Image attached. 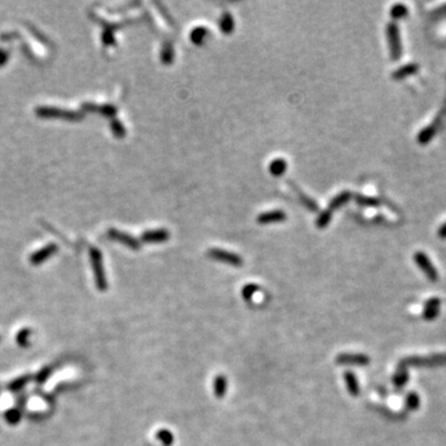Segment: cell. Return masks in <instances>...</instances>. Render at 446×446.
Listing matches in <instances>:
<instances>
[{
	"instance_id": "1",
	"label": "cell",
	"mask_w": 446,
	"mask_h": 446,
	"mask_svg": "<svg viewBox=\"0 0 446 446\" xmlns=\"http://www.w3.org/2000/svg\"><path fill=\"white\" fill-rule=\"evenodd\" d=\"M446 364V353H438L428 357H409L400 362L401 367H436Z\"/></svg>"
},
{
	"instance_id": "2",
	"label": "cell",
	"mask_w": 446,
	"mask_h": 446,
	"mask_svg": "<svg viewBox=\"0 0 446 446\" xmlns=\"http://www.w3.org/2000/svg\"><path fill=\"white\" fill-rule=\"evenodd\" d=\"M92 266H93L94 270V276H96V284L98 290L104 291L107 289V280L106 275H104L103 270V264H102V257H100V253L93 249L92 251Z\"/></svg>"
},
{
	"instance_id": "3",
	"label": "cell",
	"mask_w": 446,
	"mask_h": 446,
	"mask_svg": "<svg viewBox=\"0 0 446 446\" xmlns=\"http://www.w3.org/2000/svg\"><path fill=\"white\" fill-rule=\"evenodd\" d=\"M414 261L416 264H418L419 268H420L421 270H423V273L425 275L428 276V278L430 279L431 281H436L439 278L438 274V270L435 269L433 266V263H431L429 257H428L427 254H424L423 252H418L414 254Z\"/></svg>"
},
{
	"instance_id": "4",
	"label": "cell",
	"mask_w": 446,
	"mask_h": 446,
	"mask_svg": "<svg viewBox=\"0 0 446 446\" xmlns=\"http://www.w3.org/2000/svg\"><path fill=\"white\" fill-rule=\"evenodd\" d=\"M208 255H210V258H212V259L223 261V263L231 264V266H234V267H239L243 264L242 258H240L239 255L234 254V253H231V252L222 251V249H211V251L208 252Z\"/></svg>"
},
{
	"instance_id": "5",
	"label": "cell",
	"mask_w": 446,
	"mask_h": 446,
	"mask_svg": "<svg viewBox=\"0 0 446 446\" xmlns=\"http://www.w3.org/2000/svg\"><path fill=\"white\" fill-rule=\"evenodd\" d=\"M370 362V357L363 353H341L336 357V363L338 364L367 366Z\"/></svg>"
},
{
	"instance_id": "6",
	"label": "cell",
	"mask_w": 446,
	"mask_h": 446,
	"mask_svg": "<svg viewBox=\"0 0 446 446\" xmlns=\"http://www.w3.org/2000/svg\"><path fill=\"white\" fill-rule=\"evenodd\" d=\"M388 37H389V45H391L392 56H393V58H399L401 53V45H400L398 28L394 25V24H391V25L388 26Z\"/></svg>"
},
{
	"instance_id": "7",
	"label": "cell",
	"mask_w": 446,
	"mask_h": 446,
	"mask_svg": "<svg viewBox=\"0 0 446 446\" xmlns=\"http://www.w3.org/2000/svg\"><path fill=\"white\" fill-rule=\"evenodd\" d=\"M350 192H343L342 195L338 196V197H336L334 201L331 202V205H330V210L326 211L325 213H322V216L320 217V219L317 221V225H319V227H323V226L327 225L330 221V216H331V212L335 210V208H337L338 206H341L342 204H344L346 201L350 200Z\"/></svg>"
},
{
	"instance_id": "8",
	"label": "cell",
	"mask_w": 446,
	"mask_h": 446,
	"mask_svg": "<svg viewBox=\"0 0 446 446\" xmlns=\"http://www.w3.org/2000/svg\"><path fill=\"white\" fill-rule=\"evenodd\" d=\"M440 305H441V301H440L439 297H431V299L428 300V301L425 302L424 310H423L424 320L427 321L435 320L440 312Z\"/></svg>"
},
{
	"instance_id": "9",
	"label": "cell",
	"mask_w": 446,
	"mask_h": 446,
	"mask_svg": "<svg viewBox=\"0 0 446 446\" xmlns=\"http://www.w3.org/2000/svg\"><path fill=\"white\" fill-rule=\"evenodd\" d=\"M343 378H344V382H346L349 393L352 395V397H357V395L359 394V383H358V379H357V377L352 373V372L349 371V372H344Z\"/></svg>"
},
{
	"instance_id": "10",
	"label": "cell",
	"mask_w": 446,
	"mask_h": 446,
	"mask_svg": "<svg viewBox=\"0 0 446 446\" xmlns=\"http://www.w3.org/2000/svg\"><path fill=\"white\" fill-rule=\"evenodd\" d=\"M213 392L218 399H222L225 397L226 392H227V378L223 374H218L216 377L215 382H213Z\"/></svg>"
},
{
	"instance_id": "11",
	"label": "cell",
	"mask_w": 446,
	"mask_h": 446,
	"mask_svg": "<svg viewBox=\"0 0 446 446\" xmlns=\"http://www.w3.org/2000/svg\"><path fill=\"white\" fill-rule=\"evenodd\" d=\"M111 236L113 237V239H117V240H119V242L129 246L130 248H133V249L139 248V243L136 242L134 238L128 236V234H126V233H121V232H118V231H111Z\"/></svg>"
},
{
	"instance_id": "12",
	"label": "cell",
	"mask_w": 446,
	"mask_h": 446,
	"mask_svg": "<svg viewBox=\"0 0 446 446\" xmlns=\"http://www.w3.org/2000/svg\"><path fill=\"white\" fill-rule=\"evenodd\" d=\"M408 380H409L408 370H407L406 367H401V366H399V367H398V371L395 372L393 377V384L397 387V388H401V387H404L407 383H408Z\"/></svg>"
},
{
	"instance_id": "13",
	"label": "cell",
	"mask_w": 446,
	"mask_h": 446,
	"mask_svg": "<svg viewBox=\"0 0 446 446\" xmlns=\"http://www.w3.org/2000/svg\"><path fill=\"white\" fill-rule=\"evenodd\" d=\"M169 233L165 230H159V231H150L144 233L143 239L145 242H164V240L168 239Z\"/></svg>"
},
{
	"instance_id": "14",
	"label": "cell",
	"mask_w": 446,
	"mask_h": 446,
	"mask_svg": "<svg viewBox=\"0 0 446 446\" xmlns=\"http://www.w3.org/2000/svg\"><path fill=\"white\" fill-rule=\"evenodd\" d=\"M285 219V213L281 211H273V212H267L263 213L258 217V222L259 223H272V222H278V221H284Z\"/></svg>"
},
{
	"instance_id": "15",
	"label": "cell",
	"mask_w": 446,
	"mask_h": 446,
	"mask_svg": "<svg viewBox=\"0 0 446 446\" xmlns=\"http://www.w3.org/2000/svg\"><path fill=\"white\" fill-rule=\"evenodd\" d=\"M56 252V247L55 246H50L46 247V248L43 249V251H38L37 253H35L34 255L31 257V263L32 264H40L43 263L45 259H47V258L50 257V255L53 254V253Z\"/></svg>"
},
{
	"instance_id": "16",
	"label": "cell",
	"mask_w": 446,
	"mask_h": 446,
	"mask_svg": "<svg viewBox=\"0 0 446 446\" xmlns=\"http://www.w3.org/2000/svg\"><path fill=\"white\" fill-rule=\"evenodd\" d=\"M406 404H407V408L409 410H418L419 407H420V398H419V394L415 393V392H410V393H408V395H407Z\"/></svg>"
},
{
	"instance_id": "17",
	"label": "cell",
	"mask_w": 446,
	"mask_h": 446,
	"mask_svg": "<svg viewBox=\"0 0 446 446\" xmlns=\"http://www.w3.org/2000/svg\"><path fill=\"white\" fill-rule=\"evenodd\" d=\"M285 169H287V163L281 159L275 160V161H273L272 165H270V171H272V174L275 175V176L281 175L282 172L285 171Z\"/></svg>"
},
{
	"instance_id": "18",
	"label": "cell",
	"mask_w": 446,
	"mask_h": 446,
	"mask_svg": "<svg viewBox=\"0 0 446 446\" xmlns=\"http://www.w3.org/2000/svg\"><path fill=\"white\" fill-rule=\"evenodd\" d=\"M157 439L160 440V441L163 442V445L165 446H170L172 444V441H174V436H172V433L169 430H160L159 433H157Z\"/></svg>"
},
{
	"instance_id": "19",
	"label": "cell",
	"mask_w": 446,
	"mask_h": 446,
	"mask_svg": "<svg viewBox=\"0 0 446 446\" xmlns=\"http://www.w3.org/2000/svg\"><path fill=\"white\" fill-rule=\"evenodd\" d=\"M20 419H22V414H20V412L17 409H10L5 413V420L9 424H17L20 421Z\"/></svg>"
},
{
	"instance_id": "20",
	"label": "cell",
	"mask_w": 446,
	"mask_h": 446,
	"mask_svg": "<svg viewBox=\"0 0 446 446\" xmlns=\"http://www.w3.org/2000/svg\"><path fill=\"white\" fill-rule=\"evenodd\" d=\"M30 335H31V331H30L29 329H24L22 331L19 332V334L16 335V342L17 344H20V346L26 347L29 344V337Z\"/></svg>"
},
{
	"instance_id": "21",
	"label": "cell",
	"mask_w": 446,
	"mask_h": 446,
	"mask_svg": "<svg viewBox=\"0 0 446 446\" xmlns=\"http://www.w3.org/2000/svg\"><path fill=\"white\" fill-rule=\"evenodd\" d=\"M233 20H232L231 15L230 14H225V16H223L222 22H221V28L223 30V32H226V34H230L232 32V30H233Z\"/></svg>"
},
{
	"instance_id": "22",
	"label": "cell",
	"mask_w": 446,
	"mask_h": 446,
	"mask_svg": "<svg viewBox=\"0 0 446 446\" xmlns=\"http://www.w3.org/2000/svg\"><path fill=\"white\" fill-rule=\"evenodd\" d=\"M28 380H29V377L28 376H24V377H20V378H17V379H15V380H13V382L10 383V386H9V389H10V391H20V389L23 388L24 386L26 384V383H28Z\"/></svg>"
},
{
	"instance_id": "23",
	"label": "cell",
	"mask_w": 446,
	"mask_h": 446,
	"mask_svg": "<svg viewBox=\"0 0 446 446\" xmlns=\"http://www.w3.org/2000/svg\"><path fill=\"white\" fill-rule=\"evenodd\" d=\"M207 35V30L206 29H204V28H200V29H196L195 31L192 32V40L195 41L196 44H201L202 43V40H204V36H206Z\"/></svg>"
},
{
	"instance_id": "24",
	"label": "cell",
	"mask_w": 446,
	"mask_h": 446,
	"mask_svg": "<svg viewBox=\"0 0 446 446\" xmlns=\"http://www.w3.org/2000/svg\"><path fill=\"white\" fill-rule=\"evenodd\" d=\"M257 290H258V287H255V285H247V287H245V289H243L242 294H243V296H245L246 300H251L252 295Z\"/></svg>"
},
{
	"instance_id": "25",
	"label": "cell",
	"mask_w": 446,
	"mask_h": 446,
	"mask_svg": "<svg viewBox=\"0 0 446 446\" xmlns=\"http://www.w3.org/2000/svg\"><path fill=\"white\" fill-rule=\"evenodd\" d=\"M50 373H51V370H50V368H44V370L37 374L36 380L37 382H45V380L47 379V377H50Z\"/></svg>"
},
{
	"instance_id": "26",
	"label": "cell",
	"mask_w": 446,
	"mask_h": 446,
	"mask_svg": "<svg viewBox=\"0 0 446 446\" xmlns=\"http://www.w3.org/2000/svg\"><path fill=\"white\" fill-rule=\"evenodd\" d=\"M401 70H403V71H399V72H398V73H395L394 77H403L404 74L412 73L413 71L415 70V66H408V67L406 66L404 68H401Z\"/></svg>"
},
{
	"instance_id": "27",
	"label": "cell",
	"mask_w": 446,
	"mask_h": 446,
	"mask_svg": "<svg viewBox=\"0 0 446 446\" xmlns=\"http://www.w3.org/2000/svg\"><path fill=\"white\" fill-rule=\"evenodd\" d=\"M406 13V9H404L403 7H400V5H397V7H394L393 8V11H392V14H393V16L395 17V16H399V15H401V14H404Z\"/></svg>"
},
{
	"instance_id": "28",
	"label": "cell",
	"mask_w": 446,
	"mask_h": 446,
	"mask_svg": "<svg viewBox=\"0 0 446 446\" xmlns=\"http://www.w3.org/2000/svg\"><path fill=\"white\" fill-rule=\"evenodd\" d=\"M439 234H440V236H441V237H444V238L446 237V223H445V225L442 226V227H441V230H440Z\"/></svg>"
}]
</instances>
